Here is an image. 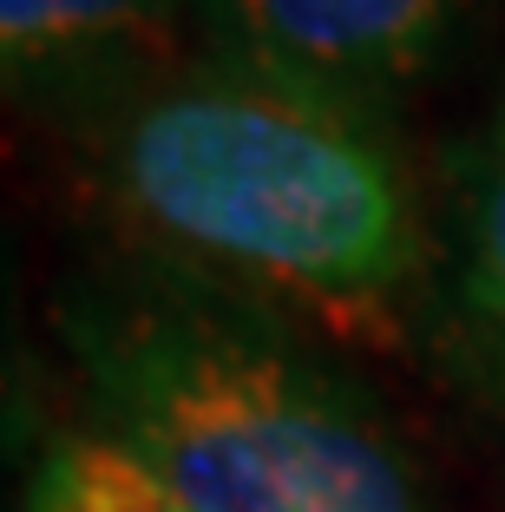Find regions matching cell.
Listing matches in <instances>:
<instances>
[{"instance_id": "6da1fadb", "label": "cell", "mask_w": 505, "mask_h": 512, "mask_svg": "<svg viewBox=\"0 0 505 512\" xmlns=\"http://www.w3.org/2000/svg\"><path fill=\"white\" fill-rule=\"evenodd\" d=\"M105 197L164 256L342 342H387L427 276V217L374 106L210 53L99 145Z\"/></svg>"}, {"instance_id": "7a4b0ae2", "label": "cell", "mask_w": 505, "mask_h": 512, "mask_svg": "<svg viewBox=\"0 0 505 512\" xmlns=\"http://www.w3.org/2000/svg\"><path fill=\"white\" fill-rule=\"evenodd\" d=\"M60 335L86 421L197 512H427L374 401L263 302L184 270L99 276Z\"/></svg>"}, {"instance_id": "3957f363", "label": "cell", "mask_w": 505, "mask_h": 512, "mask_svg": "<svg viewBox=\"0 0 505 512\" xmlns=\"http://www.w3.org/2000/svg\"><path fill=\"white\" fill-rule=\"evenodd\" d=\"M473 0H204L197 20L223 60L335 92L381 112L440 60L466 27Z\"/></svg>"}, {"instance_id": "277c9868", "label": "cell", "mask_w": 505, "mask_h": 512, "mask_svg": "<svg viewBox=\"0 0 505 512\" xmlns=\"http://www.w3.org/2000/svg\"><path fill=\"white\" fill-rule=\"evenodd\" d=\"M204 0H0V66L14 92L86 86Z\"/></svg>"}, {"instance_id": "5b68a950", "label": "cell", "mask_w": 505, "mask_h": 512, "mask_svg": "<svg viewBox=\"0 0 505 512\" xmlns=\"http://www.w3.org/2000/svg\"><path fill=\"white\" fill-rule=\"evenodd\" d=\"M20 512H197V506L184 493H171L132 447L79 421L33 453Z\"/></svg>"}, {"instance_id": "8992f818", "label": "cell", "mask_w": 505, "mask_h": 512, "mask_svg": "<svg viewBox=\"0 0 505 512\" xmlns=\"http://www.w3.org/2000/svg\"><path fill=\"white\" fill-rule=\"evenodd\" d=\"M460 309L505 375V92L460 158Z\"/></svg>"}]
</instances>
